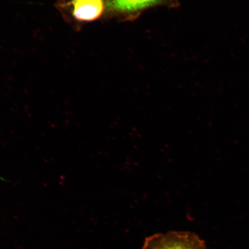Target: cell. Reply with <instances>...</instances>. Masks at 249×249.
Masks as SVG:
<instances>
[{
	"instance_id": "1",
	"label": "cell",
	"mask_w": 249,
	"mask_h": 249,
	"mask_svg": "<svg viewBox=\"0 0 249 249\" xmlns=\"http://www.w3.org/2000/svg\"><path fill=\"white\" fill-rule=\"evenodd\" d=\"M142 249H207L205 242L194 232L169 231L148 236Z\"/></svg>"
},
{
	"instance_id": "3",
	"label": "cell",
	"mask_w": 249,
	"mask_h": 249,
	"mask_svg": "<svg viewBox=\"0 0 249 249\" xmlns=\"http://www.w3.org/2000/svg\"><path fill=\"white\" fill-rule=\"evenodd\" d=\"M163 0H106L109 11L119 13H133L158 4Z\"/></svg>"
},
{
	"instance_id": "2",
	"label": "cell",
	"mask_w": 249,
	"mask_h": 249,
	"mask_svg": "<svg viewBox=\"0 0 249 249\" xmlns=\"http://www.w3.org/2000/svg\"><path fill=\"white\" fill-rule=\"evenodd\" d=\"M71 13L79 21H91L101 17L104 10L103 0H71Z\"/></svg>"
}]
</instances>
